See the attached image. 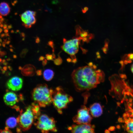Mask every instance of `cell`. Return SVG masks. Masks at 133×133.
Returning a JSON list of instances; mask_svg holds the SVG:
<instances>
[{
	"label": "cell",
	"mask_w": 133,
	"mask_h": 133,
	"mask_svg": "<svg viewBox=\"0 0 133 133\" xmlns=\"http://www.w3.org/2000/svg\"><path fill=\"white\" fill-rule=\"evenodd\" d=\"M71 76L75 88L79 91L94 88L104 80L103 72L92 63L74 70Z\"/></svg>",
	"instance_id": "obj_1"
},
{
	"label": "cell",
	"mask_w": 133,
	"mask_h": 133,
	"mask_svg": "<svg viewBox=\"0 0 133 133\" xmlns=\"http://www.w3.org/2000/svg\"><path fill=\"white\" fill-rule=\"evenodd\" d=\"M54 92L46 84H40L34 89L32 97L34 100L40 106L45 107L52 102Z\"/></svg>",
	"instance_id": "obj_2"
},
{
	"label": "cell",
	"mask_w": 133,
	"mask_h": 133,
	"mask_svg": "<svg viewBox=\"0 0 133 133\" xmlns=\"http://www.w3.org/2000/svg\"><path fill=\"white\" fill-rule=\"evenodd\" d=\"M53 96L52 102L58 112L62 113V110L66 108L68 104L73 100L72 97L66 93L60 87L56 88Z\"/></svg>",
	"instance_id": "obj_3"
},
{
	"label": "cell",
	"mask_w": 133,
	"mask_h": 133,
	"mask_svg": "<svg viewBox=\"0 0 133 133\" xmlns=\"http://www.w3.org/2000/svg\"><path fill=\"white\" fill-rule=\"evenodd\" d=\"M37 119L35 125L36 127L43 133L50 131L56 132L55 122L54 118L46 114L39 115L35 117Z\"/></svg>",
	"instance_id": "obj_4"
},
{
	"label": "cell",
	"mask_w": 133,
	"mask_h": 133,
	"mask_svg": "<svg viewBox=\"0 0 133 133\" xmlns=\"http://www.w3.org/2000/svg\"><path fill=\"white\" fill-rule=\"evenodd\" d=\"M35 114L32 107L29 106L25 111L20 114L17 118L18 123L23 130L29 129L33 122Z\"/></svg>",
	"instance_id": "obj_5"
},
{
	"label": "cell",
	"mask_w": 133,
	"mask_h": 133,
	"mask_svg": "<svg viewBox=\"0 0 133 133\" xmlns=\"http://www.w3.org/2000/svg\"><path fill=\"white\" fill-rule=\"evenodd\" d=\"M89 108L83 105L78 111L77 114L73 118L77 124H90L92 117L90 114Z\"/></svg>",
	"instance_id": "obj_6"
},
{
	"label": "cell",
	"mask_w": 133,
	"mask_h": 133,
	"mask_svg": "<svg viewBox=\"0 0 133 133\" xmlns=\"http://www.w3.org/2000/svg\"><path fill=\"white\" fill-rule=\"evenodd\" d=\"M83 38L81 37L65 40L62 46L63 50L71 56L75 54L78 52L80 41Z\"/></svg>",
	"instance_id": "obj_7"
},
{
	"label": "cell",
	"mask_w": 133,
	"mask_h": 133,
	"mask_svg": "<svg viewBox=\"0 0 133 133\" xmlns=\"http://www.w3.org/2000/svg\"><path fill=\"white\" fill-rule=\"evenodd\" d=\"M35 11L27 10L22 14L20 16L23 23L22 25L27 28H31L36 22Z\"/></svg>",
	"instance_id": "obj_8"
},
{
	"label": "cell",
	"mask_w": 133,
	"mask_h": 133,
	"mask_svg": "<svg viewBox=\"0 0 133 133\" xmlns=\"http://www.w3.org/2000/svg\"><path fill=\"white\" fill-rule=\"evenodd\" d=\"M95 126L90 124H73L68 127L73 133H94Z\"/></svg>",
	"instance_id": "obj_9"
},
{
	"label": "cell",
	"mask_w": 133,
	"mask_h": 133,
	"mask_svg": "<svg viewBox=\"0 0 133 133\" xmlns=\"http://www.w3.org/2000/svg\"><path fill=\"white\" fill-rule=\"evenodd\" d=\"M23 83L22 79L17 76L13 77L8 80L6 83L8 88L14 91H17L22 88Z\"/></svg>",
	"instance_id": "obj_10"
},
{
	"label": "cell",
	"mask_w": 133,
	"mask_h": 133,
	"mask_svg": "<svg viewBox=\"0 0 133 133\" xmlns=\"http://www.w3.org/2000/svg\"><path fill=\"white\" fill-rule=\"evenodd\" d=\"M5 103L7 105L12 106L15 105L18 101L17 95L12 92L6 93L3 97Z\"/></svg>",
	"instance_id": "obj_11"
},
{
	"label": "cell",
	"mask_w": 133,
	"mask_h": 133,
	"mask_svg": "<svg viewBox=\"0 0 133 133\" xmlns=\"http://www.w3.org/2000/svg\"><path fill=\"white\" fill-rule=\"evenodd\" d=\"M91 115L94 117H98L102 114V110L100 105L98 103H96L91 105L89 108Z\"/></svg>",
	"instance_id": "obj_12"
},
{
	"label": "cell",
	"mask_w": 133,
	"mask_h": 133,
	"mask_svg": "<svg viewBox=\"0 0 133 133\" xmlns=\"http://www.w3.org/2000/svg\"><path fill=\"white\" fill-rule=\"evenodd\" d=\"M36 71L35 67L31 65H28L25 66L21 70V73L25 76H30L34 75Z\"/></svg>",
	"instance_id": "obj_13"
},
{
	"label": "cell",
	"mask_w": 133,
	"mask_h": 133,
	"mask_svg": "<svg viewBox=\"0 0 133 133\" xmlns=\"http://www.w3.org/2000/svg\"><path fill=\"white\" fill-rule=\"evenodd\" d=\"M10 8L9 4L4 2L1 3L0 6V13L1 15L6 16L10 12Z\"/></svg>",
	"instance_id": "obj_14"
},
{
	"label": "cell",
	"mask_w": 133,
	"mask_h": 133,
	"mask_svg": "<svg viewBox=\"0 0 133 133\" xmlns=\"http://www.w3.org/2000/svg\"><path fill=\"white\" fill-rule=\"evenodd\" d=\"M18 123L17 119L14 117H11L7 119L6 121V127L8 128L15 127Z\"/></svg>",
	"instance_id": "obj_15"
},
{
	"label": "cell",
	"mask_w": 133,
	"mask_h": 133,
	"mask_svg": "<svg viewBox=\"0 0 133 133\" xmlns=\"http://www.w3.org/2000/svg\"><path fill=\"white\" fill-rule=\"evenodd\" d=\"M54 75L53 71L50 69H47L44 71L43 77L44 79L48 81H50L53 78Z\"/></svg>",
	"instance_id": "obj_16"
},
{
	"label": "cell",
	"mask_w": 133,
	"mask_h": 133,
	"mask_svg": "<svg viewBox=\"0 0 133 133\" xmlns=\"http://www.w3.org/2000/svg\"><path fill=\"white\" fill-rule=\"evenodd\" d=\"M125 128L129 133H133V118H129L125 121Z\"/></svg>",
	"instance_id": "obj_17"
},
{
	"label": "cell",
	"mask_w": 133,
	"mask_h": 133,
	"mask_svg": "<svg viewBox=\"0 0 133 133\" xmlns=\"http://www.w3.org/2000/svg\"><path fill=\"white\" fill-rule=\"evenodd\" d=\"M28 51V49H25L22 50L20 53V56L21 58L24 57L26 55V53Z\"/></svg>",
	"instance_id": "obj_18"
},
{
	"label": "cell",
	"mask_w": 133,
	"mask_h": 133,
	"mask_svg": "<svg viewBox=\"0 0 133 133\" xmlns=\"http://www.w3.org/2000/svg\"><path fill=\"white\" fill-rule=\"evenodd\" d=\"M46 58L48 60H51L52 59L53 56L51 55L47 54L46 55Z\"/></svg>",
	"instance_id": "obj_19"
},
{
	"label": "cell",
	"mask_w": 133,
	"mask_h": 133,
	"mask_svg": "<svg viewBox=\"0 0 133 133\" xmlns=\"http://www.w3.org/2000/svg\"><path fill=\"white\" fill-rule=\"evenodd\" d=\"M8 128L6 127L5 128V129L3 130H2L1 132V133H11V132L8 129Z\"/></svg>",
	"instance_id": "obj_20"
},
{
	"label": "cell",
	"mask_w": 133,
	"mask_h": 133,
	"mask_svg": "<svg viewBox=\"0 0 133 133\" xmlns=\"http://www.w3.org/2000/svg\"><path fill=\"white\" fill-rule=\"evenodd\" d=\"M36 72V75L37 76H41L42 74V70L41 69L38 70Z\"/></svg>",
	"instance_id": "obj_21"
},
{
	"label": "cell",
	"mask_w": 133,
	"mask_h": 133,
	"mask_svg": "<svg viewBox=\"0 0 133 133\" xmlns=\"http://www.w3.org/2000/svg\"><path fill=\"white\" fill-rule=\"evenodd\" d=\"M6 54V52L4 51H0V56L1 57H3Z\"/></svg>",
	"instance_id": "obj_22"
},
{
	"label": "cell",
	"mask_w": 133,
	"mask_h": 133,
	"mask_svg": "<svg viewBox=\"0 0 133 133\" xmlns=\"http://www.w3.org/2000/svg\"><path fill=\"white\" fill-rule=\"evenodd\" d=\"M88 8L87 7H85L83 9L82 8V11L83 13H85L88 10Z\"/></svg>",
	"instance_id": "obj_23"
},
{
	"label": "cell",
	"mask_w": 133,
	"mask_h": 133,
	"mask_svg": "<svg viewBox=\"0 0 133 133\" xmlns=\"http://www.w3.org/2000/svg\"><path fill=\"white\" fill-rule=\"evenodd\" d=\"M47 61L46 59H44L43 60L42 62V65L43 66H45L47 63Z\"/></svg>",
	"instance_id": "obj_24"
},
{
	"label": "cell",
	"mask_w": 133,
	"mask_h": 133,
	"mask_svg": "<svg viewBox=\"0 0 133 133\" xmlns=\"http://www.w3.org/2000/svg\"><path fill=\"white\" fill-rule=\"evenodd\" d=\"M53 42L52 41H50L48 42V45L51 46L52 48L53 47Z\"/></svg>",
	"instance_id": "obj_25"
},
{
	"label": "cell",
	"mask_w": 133,
	"mask_h": 133,
	"mask_svg": "<svg viewBox=\"0 0 133 133\" xmlns=\"http://www.w3.org/2000/svg\"><path fill=\"white\" fill-rule=\"evenodd\" d=\"M40 40L39 38L38 37H37L35 40V42L36 43H38L40 42Z\"/></svg>",
	"instance_id": "obj_26"
},
{
	"label": "cell",
	"mask_w": 133,
	"mask_h": 133,
	"mask_svg": "<svg viewBox=\"0 0 133 133\" xmlns=\"http://www.w3.org/2000/svg\"><path fill=\"white\" fill-rule=\"evenodd\" d=\"M45 58V57H44L41 56L39 58V61H43Z\"/></svg>",
	"instance_id": "obj_27"
},
{
	"label": "cell",
	"mask_w": 133,
	"mask_h": 133,
	"mask_svg": "<svg viewBox=\"0 0 133 133\" xmlns=\"http://www.w3.org/2000/svg\"><path fill=\"white\" fill-rule=\"evenodd\" d=\"M132 59H133V64H132L131 66V70L132 72L133 73V55L132 57Z\"/></svg>",
	"instance_id": "obj_28"
},
{
	"label": "cell",
	"mask_w": 133,
	"mask_h": 133,
	"mask_svg": "<svg viewBox=\"0 0 133 133\" xmlns=\"http://www.w3.org/2000/svg\"><path fill=\"white\" fill-rule=\"evenodd\" d=\"M11 72L9 71H7L5 74V75L7 76H10L11 75Z\"/></svg>",
	"instance_id": "obj_29"
},
{
	"label": "cell",
	"mask_w": 133,
	"mask_h": 133,
	"mask_svg": "<svg viewBox=\"0 0 133 133\" xmlns=\"http://www.w3.org/2000/svg\"><path fill=\"white\" fill-rule=\"evenodd\" d=\"M3 69L5 71L7 70V67L6 66H5L3 67Z\"/></svg>",
	"instance_id": "obj_30"
},
{
	"label": "cell",
	"mask_w": 133,
	"mask_h": 133,
	"mask_svg": "<svg viewBox=\"0 0 133 133\" xmlns=\"http://www.w3.org/2000/svg\"><path fill=\"white\" fill-rule=\"evenodd\" d=\"M8 68L9 69L10 71H12V70H13L12 68V67L11 66H8Z\"/></svg>",
	"instance_id": "obj_31"
},
{
	"label": "cell",
	"mask_w": 133,
	"mask_h": 133,
	"mask_svg": "<svg viewBox=\"0 0 133 133\" xmlns=\"http://www.w3.org/2000/svg\"><path fill=\"white\" fill-rule=\"evenodd\" d=\"M21 36L24 37L25 36V33H21L20 34Z\"/></svg>",
	"instance_id": "obj_32"
},
{
	"label": "cell",
	"mask_w": 133,
	"mask_h": 133,
	"mask_svg": "<svg viewBox=\"0 0 133 133\" xmlns=\"http://www.w3.org/2000/svg\"><path fill=\"white\" fill-rule=\"evenodd\" d=\"M8 32V29H5L4 30V32L5 33H7Z\"/></svg>",
	"instance_id": "obj_33"
},
{
	"label": "cell",
	"mask_w": 133,
	"mask_h": 133,
	"mask_svg": "<svg viewBox=\"0 0 133 133\" xmlns=\"http://www.w3.org/2000/svg\"><path fill=\"white\" fill-rule=\"evenodd\" d=\"M3 64L4 66H6L8 64V63L7 62H5L2 63Z\"/></svg>",
	"instance_id": "obj_34"
},
{
	"label": "cell",
	"mask_w": 133,
	"mask_h": 133,
	"mask_svg": "<svg viewBox=\"0 0 133 133\" xmlns=\"http://www.w3.org/2000/svg\"><path fill=\"white\" fill-rule=\"evenodd\" d=\"M7 28V25H6V24L4 25L3 27V28L4 29H6Z\"/></svg>",
	"instance_id": "obj_35"
},
{
	"label": "cell",
	"mask_w": 133,
	"mask_h": 133,
	"mask_svg": "<svg viewBox=\"0 0 133 133\" xmlns=\"http://www.w3.org/2000/svg\"><path fill=\"white\" fill-rule=\"evenodd\" d=\"M12 26L11 25H10L8 26V29H10L11 28H12Z\"/></svg>",
	"instance_id": "obj_36"
},
{
	"label": "cell",
	"mask_w": 133,
	"mask_h": 133,
	"mask_svg": "<svg viewBox=\"0 0 133 133\" xmlns=\"http://www.w3.org/2000/svg\"><path fill=\"white\" fill-rule=\"evenodd\" d=\"M3 21H4V19L3 17H2L0 19V22H3Z\"/></svg>",
	"instance_id": "obj_37"
},
{
	"label": "cell",
	"mask_w": 133,
	"mask_h": 133,
	"mask_svg": "<svg viewBox=\"0 0 133 133\" xmlns=\"http://www.w3.org/2000/svg\"><path fill=\"white\" fill-rule=\"evenodd\" d=\"M13 58H15V59H16V58H17V56L16 55L14 54L13 55Z\"/></svg>",
	"instance_id": "obj_38"
},
{
	"label": "cell",
	"mask_w": 133,
	"mask_h": 133,
	"mask_svg": "<svg viewBox=\"0 0 133 133\" xmlns=\"http://www.w3.org/2000/svg\"><path fill=\"white\" fill-rule=\"evenodd\" d=\"M1 37H3L5 36V34L2 33L1 34Z\"/></svg>",
	"instance_id": "obj_39"
},
{
	"label": "cell",
	"mask_w": 133,
	"mask_h": 133,
	"mask_svg": "<svg viewBox=\"0 0 133 133\" xmlns=\"http://www.w3.org/2000/svg\"><path fill=\"white\" fill-rule=\"evenodd\" d=\"M10 40H7V42H6V44H9L10 43Z\"/></svg>",
	"instance_id": "obj_40"
},
{
	"label": "cell",
	"mask_w": 133,
	"mask_h": 133,
	"mask_svg": "<svg viewBox=\"0 0 133 133\" xmlns=\"http://www.w3.org/2000/svg\"><path fill=\"white\" fill-rule=\"evenodd\" d=\"M5 36H9V34L8 33H6L5 34Z\"/></svg>",
	"instance_id": "obj_41"
},
{
	"label": "cell",
	"mask_w": 133,
	"mask_h": 133,
	"mask_svg": "<svg viewBox=\"0 0 133 133\" xmlns=\"http://www.w3.org/2000/svg\"><path fill=\"white\" fill-rule=\"evenodd\" d=\"M22 67L20 66H19L18 67V69L19 70H22Z\"/></svg>",
	"instance_id": "obj_42"
},
{
	"label": "cell",
	"mask_w": 133,
	"mask_h": 133,
	"mask_svg": "<svg viewBox=\"0 0 133 133\" xmlns=\"http://www.w3.org/2000/svg\"><path fill=\"white\" fill-rule=\"evenodd\" d=\"M9 50H10V51H11V52H13V50L12 49L10 48L9 49Z\"/></svg>",
	"instance_id": "obj_43"
},
{
	"label": "cell",
	"mask_w": 133,
	"mask_h": 133,
	"mask_svg": "<svg viewBox=\"0 0 133 133\" xmlns=\"http://www.w3.org/2000/svg\"><path fill=\"white\" fill-rule=\"evenodd\" d=\"M2 71V73L3 74H4L5 73V71L4 69Z\"/></svg>",
	"instance_id": "obj_44"
},
{
	"label": "cell",
	"mask_w": 133,
	"mask_h": 133,
	"mask_svg": "<svg viewBox=\"0 0 133 133\" xmlns=\"http://www.w3.org/2000/svg\"><path fill=\"white\" fill-rule=\"evenodd\" d=\"M6 61V60H5V59H3L2 60V63H4V62H5Z\"/></svg>",
	"instance_id": "obj_45"
},
{
	"label": "cell",
	"mask_w": 133,
	"mask_h": 133,
	"mask_svg": "<svg viewBox=\"0 0 133 133\" xmlns=\"http://www.w3.org/2000/svg\"><path fill=\"white\" fill-rule=\"evenodd\" d=\"M0 24V26L1 27H3L4 25H3V24Z\"/></svg>",
	"instance_id": "obj_46"
},
{
	"label": "cell",
	"mask_w": 133,
	"mask_h": 133,
	"mask_svg": "<svg viewBox=\"0 0 133 133\" xmlns=\"http://www.w3.org/2000/svg\"><path fill=\"white\" fill-rule=\"evenodd\" d=\"M5 44L4 43H2V46L4 47H5Z\"/></svg>",
	"instance_id": "obj_47"
},
{
	"label": "cell",
	"mask_w": 133,
	"mask_h": 133,
	"mask_svg": "<svg viewBox=\"0 0 133 133\" xmlns=\"http://www.w3.org/2000/svg\"><path fill=\"white\" fill-rule=\"evenodd\" d=\"M9 46L11 48H13V46L11 45H9Z\"/></svg>",
	"instance_id": "obj_48"
},
{
	"label": "cell",
	"mask_w": 133,
	"mask_h": 133,
	"mask_svg": "<svg viewBox=\"0 0 133 133\" xmlns=\"http://www.w3.org/2000/svg\"><path fill=\"white\" fill-rule=\"evenodd\" d=\"M2 29H1V28H0V33H1V32H2Z\"/></svg>",
	"instance_id": "obj_49"
},
{
	"label": "cell",
	"mask_w": 133,
	"mask_h": 133,
	"mask_svg": "<svg viewBox=\"0 0 133 133\" xmlns=\"http://www.w3.org/2000/svg\"><path fill=\"white\" fill-rule=\"evenodd\" d=\"M11 33H14V31L13 30H12L11 31Z\"/></svg>",
	"instance_id": "obj_50"
},
{
	"label": "cell",
	"mask_w": 133,
	"mask_h": 133,
	"mask_svg": "<svg viewBox=\"0 0 133 133\" xmlns=\"http://www.w3.org/2000/svg\"><path fill=\"white\" fill-rule=\"evenodd\" d=\"M17 2V0H15L14 1V3H16Z\"/></svg>",
	"instance_id": "obj_51"
},
{
	"label": "cell",
	"mask_w": 133,
	"mask_h": 133,
	"mask_svg": "<svg viewBox=\"0 0 133 133\" xmlns=\"http://www.w3.org/2000/svg\"><path fill=\"white\" fill-rule=\"evenodd\" d=\"M10 58H8V59H7V61H9L10 60Z\"/></svg>",
	"instance_id": "obj_52"
},
{
	"label": "cell",
	"mask_w": 133,
	"mask_h": 133,
	"mask_svg": "<svg viewBox=\"0 0 133 133\" xmlns=\"http://www.w3.org/2000/svg\"><path fill=\"white\" fill-rule=\"evenodd\" d=\"M132 116L133 117V110H132Z\"/></svg>",
	"instance_id": "obj_53"
},
{
	"label": "cell",
	"mask_w": 133,
	"mask_h": 133,
	"mask_svg": "<svg viewBox=\"0 0 133 133\" xmlns=\"http://www.w3.org/2000/svg\"><path fill=\"white\" fill-rule=\"evenodd\" d=\"M2 59L1 58H0V62H2Z\"/></svg>",
	"instance_id": "obj_54"
},
{
	"label": "cell",
	"mask_w": 133,
	"mask_h": 133,
	"mask_svg": "<svg viewBox=\"0 0 133 133\" xmlns=\"http://www.w3.org/2000/svg\"><path fill=\"white\" fill-rule=\"evenodd\" d=\"M0 42L1 43H2V40H1V38H0Z\"/></svg>",
	"instance_id": "obj_55"
},
{
	"label": "cell",
	"mask_w": 133,
	"mask_h": 133,
	"mask_svg": "<svg viewBox=\"0 0 133 133\" xmlns=\"http://www.w3.org/2000/svg\"><path fill=\"white\" fill-rule=\"evenodd\" d=\"M25 39V38L23 37V38L22 39V40L23 41Z\"/></svg>",
	"instance_id": "obj_56"
},
{
	"label": "cell",
	"mask_w": 133,
	"mask_h": 133,
	"mask_svg": "<svg viewBox=\"0 0 133 133\" xmlns=\"http://www.w3.org/2000/svg\"><path fill=\"white\" fill-rule=\"evenodd\" d=\"M4 40L5 41H7V39H4Z\"/></svg>",
	"instance_id": "obj_57"
},
{
	"label": "cell",
	"mask_w": 133,
	"mask_h": 133,
	"mask_svg": "<svg viewBox=\"0 0 133 133\" xmlns=\"http://www.w3.org/2000/svg\"><path fill=\"white\" fill-rule=\"evenodd\" d=\"M0 18H1L2 17V16H1V15L0 16Z\"/></svg>",
	"instance_id": "obj_58"
},
{
	"label": "cell",
	"mask_w": 133,
	"mask_h": 133,
	"mask_svg": "<svg viewBox=\"0 0 133 133\" xmlns=\"http://www.w3.org/2000/svg\"><path fill=\"white\" fill-rule=\"evenodd\" d=\"M17 32H19V30H17Z\"/></svg>",
	"instance_id": "obj_59"
},
{
	"label": "cell",
	"mask_w": 133,
	"mask_h": 133,
	"mask_svg": "<svg viewBox=\"0 0 133 133\" xmlns=\"http://www.w3.org/2000/svg\"><path fill=\"white\" fill-rule=\"evenodd\" d=\"M8 40H10V38H9V37L8 38Z\"/></svg>",
	"instance_id": "obj_60"
},
{
	"label": "cell",
	"mask_w": 133,
	"mask_h": 133,
	"mask_svg": "<svg viewBox=\"0 0 133 133\" xmlns=\"http://www.w3.org/2000/svg\"><path fill=\"white\" fill-rule=\"evenodd\" d=\"M1 68H1V66H0V69H1Z\"/></svg>",
	"instance_id": "obj_61"
},
{
	"label": "cell",
	"mask_w": 133,
	"mask_h": 133,
	"mask_svg": "<svg viewBox=\"0 0 133 133\" xmlns=\"http://www.w3.org/2000/svg\"><path fill=\"white\" fill-rule=\"evenodd\" d=\"M0 46H1V43H0Z\"/></svg>",
	"instance_id": "obj_62"
}]
</instances>
